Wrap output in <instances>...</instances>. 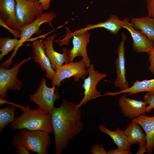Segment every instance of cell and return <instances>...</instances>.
<instances>
[{"label":"cell","mask_w":154,"mask_h":154,"mask_svg":"<svg viewBox=\"0 0 154 154\" xmlns=\"http://www.w3.org/2000/svg\"><path fill=\"white\" fill-rule=\"evenodd\" d=\"M77 104L62 99L50 114L55 138V154H61L70 141L84 129L81 112Z\"/></svg>","instance_id":"6da1fadb"},{"label":"cell","mask_w":154,"mask_h":154,"mask_svg":"<svg viewBox=\"0 0 154 154\" xmlns=\"http://www.w3.org/2000/svg\"><path fill=\"white\" fill-rule=\"evenodd\" d=\"M23 114L15 117L10 127L15 130L22 129L30 131L39 130L49 133L53 132L50 115L43 109H31L27 105L22 110Z\"/></svg>","instance_id":"7a4b0ae2"},{"label":"cell","mask_w":154,"mask_h":154,"mask_svg":"<svg viewBox=\"0 0 154 154\" xmlns=\"http://www.w3.org/2000/svg\"><path fill=\"white\" fill-rule=\"evenodd\" d=\"M15 135L20 144L30 151L38 154H47L48 149L52 144L49 133L42 131H30L20 129Z\"/></svg>","instance_id":"3957f363"},{"label":"cell","mask_w":154,"mask_h":154,"mask_svg":"<svg viewBox=\"0 0 154 154\" xmlns=\"http://www.w3.org/2000/svg\"><path fill=\"white\" fill-rule=\"evenodd\" d=\"M30 56L16 63L10 69L0 66V98L4 99L10 90H21L23 84L17 78L21 66L28 61L34 59Z\"/></svg>","instance_id":"277c9868"},{"label":"cell","mask_w":154,"mask_h":154,"mask_svg":"<svg viewBox=\"0 0 154 154\" xmlns=\"http://www.w3.org/2000/svg\"><path fill=\"white\" fill-rule=\"evenodd\" d=\"M86 63L82 59L78 62H72L65 64L58 67L51 80L52 86L57 87L61 86V82L66 78L72 77L75 82L84 78L88 73Z\"/></svg>","instance_id":"5b68a950"},{"label":"cell","mask_w":154,"mask_h":154,"mask_svg":"<svg viewBox=\"0 0 154 154\" xmlns=\"http://www.w3.org/2000/svg\"><path fill=\"white\" fill-rule=\"evenodd\" d=\"M46 79L42 78L37 91L30 96L31 101L37 104L39 108L43 109L50 114L54 108V102L60 97V95L53 86L48 87L46 84Z\"/></svg>","instance_id":"8992f818"},{"label":"cell","mask_w":154,"mask_h":154,"mask_svg":"<svg viewBox=\"0 0 154 154\" xmlns=\"http://www.w3.org/2000/svg\"><path fill=\"white\" fill-rule=\"evenodd\" d=\"M18 21L22 27L28 25L44 11L39 0H15Z\"/></svg>","instance_id":"52a82bcc"},{"label":"cell","mask_w":154,"mask_h":154,"mask_svg":"<svg viewBox=\"0 0 154 154\" xmlns=\"http://www.w3.org/2000/svg\"><path fill=\"white\" fill-rule=\"evenodd\" d=\"M88 76L84 79L82 87L84 89V96L81 102L77 104L78 107L86 104L89 102L101 96V92L98 90L96 86L99 82L106 78L108 74L99 72L94 69L93 64L87 68Z\"/></svg>","instance_id":"ba28073f"},{"label":"cell","mask_w":154,"mask_h":154,"mask_svg":"<svg viewBox=\"0 0 154 154\" xmlns=\"http://www.w3.org/2000/svg\"><path fill=\"white\" fill-rule=\"evenodd\" d=\"M56 17V14L53 12L42 13L38 15L31 23L22 27L20 30L21 37L19 47L34 34H36L40 36L42 31L40 28L42 24L46 23L50 27H54L52 22Z\"/></svg>","instance_id":"9c48e42d"},{"label":"cell","mask_w":154,"mask_h":154,"mask_svg":"<svg viewBox=\"0 0 154 154\" xmlns=\"http://www.w3.org/2000/svg\"><path fill=\"white\" fill-rule=\"evenodd\" d=\"M129 20L128 18L124 19L121 21V25L122 28L127 29L131 34L133 40V51L147 53L154 46V40L149 39L141 31L135 29Z\"/></svg>","instance_id":"30bf717a"},{"label":"cell","mask_w":154,"mask_h":154,"mask_svg":"<svg viewBox=\"0 0 154 154\" xmlns=\"http://www.w3.org/2000/svg\"><path fill=\"white\" fill-rule=\"evenodd\" d=\"M91 34L87 31L81 34L73 36V47L68 49V62H73L76 57H81L85 62L87 67L90 65L91 60L87 52V46L90 42Z\"/></svg>","instance_id":"8fae6325"},{"label":"cell","mask_w":154,"mask_h":154,"mask_svg":"<svg viewBox=\"0 0 154 154\" xmlns=\"http://www.w3.org/2000/svg\"><path fill=\"white\" fill-rule=\"evenodd\" d=\"M121 37V40L117 47L118 57L115 60L117 78L114 82L115 86L119 88L120 91L126 90L129 87L125 76L124 44L127 36L124 33H122Z\"/></svg>","instance_id":"7c38bea8"},{"label":"cell","mask_w":154,"mask_h":154,"mask_svg":"<svg viewBox=\"0 0 154 154\" xmlns=\"http://www.w3.org/2000/svg\"><path fill=\"white\" fill-rule=\"evenodd\" d=\"M97 28H104L109 31L111 34L116 35L118 34L120 29L122 28L121 21L117 15H112L107 20L104 22L94 24H88L85 28L75 30L72 33L67 30L66 34L64 36V38L66 41H69L70 38L74 36Z\"/></svg>","instance_id":"4fadbf2b"},{"label":"cell","mask_w":154,"mask_h":154,"mask_svg":"<svg viewBox=\"0 0 154 154\" xmlns=\"http://www.w3.org/2000/svg\"><path fill=\"white\" fill-rule=\"evenodd\" d=\"M42 40V39L32 42L33 52L35 55L34 60L39 64L42 71H46V77L52 80L56 72L52 68L50 61L45 54V48Z\"/></svg>","instance_id":"5bb4252c"},{"label":"cell","mask_w":154,"mask_h":154,"mask_svg":"<svg viewBox=\"0 0 154 154\" xmlns=\"http://www.w3.org/2000/svg\"><path fill=\"white\" fill-rule=\"evenodd\" d=\"M146 103L122 96L119 99L118 104L121 112L125 117L131 119L145 113Z\"/></svg>","instance_id":"9a60e30c"},{"label":"cell","mask_w":154,"mask_h":154,"mask_svg":"<svg viewBox=\"0 0 154 154\" xmlns=\"http://www.w3.org/2000/svg\"><path fill=\"white\" fill-rule=\"evenodd\" d=\"M57 34L47 37L42 40L45 46V53L49 59L52 68L54 70L60 66L68 63V49L65 48H62V53H60L55 51L53 47V42Z\"/></svg>","instance_id":"2e32d148"},{"label":"cell","mask_w":154,"mask_h":154,"mask_svg":"<svg viewBox=\"0 0 154 154\" xmlns=\"http://www.w3.org/2000/svg\"><path fill=\"white\" fill-rule=\"evenodd\" d=\"M16 4L15 0H0V19L11 28L20 31L21 27L16 15Z\"/></svg>","instance_id":"e0dca14e"},{"label":"cell","mask_w":154,"mask_h":154,"mask_svg":"<svg viewBox=\"0 0 154 154\" xmlns=\"http://www.w3.org/2000/svg\"><path fill=\"white\" fill-rule=\"evenodd\" d=\"M143 129L146 133V153L152 154L154 148V116L149 117L145 113L132 119Z\"/></svg>","instance_id":"ac0fdd59"},{"label":"cell","mask_w":154,"mask_h":154,"mask_svg":"<svg viewBox=\"0 0 154 154\" xmlns=\"http://www.w3.org/2000/svg\"><path fill=\"white\" fill-rule=\"evenodd\" d=\"M143 92L154 95V78L140 81L137 80L133 83L132 86L126 90L115 92H108L103 95L114 96L123 93H128L126 95H130Z\"/></svg>","instance_id":"d6986e66"},{"label":"cell","mask_w":154,"mask_h":154,"mask_svg":"<svg viewBox=\"0 0 154 154\" xmlns=\"http://www.w3.org/2000/svg\"><path fill=\"white\" fill-rule=\"evenodd\" d=\"M100 131L108 135L114 141L117 148L121 150H130L131 145L129 143L123 131L119 127L114 131L108 129L103 125L98 126Z\"/></svg>","instance_id":"ffe728a7"},{"label":"cell","mask_w":154,"mask_h":154,"mask_svg":"<svg viewBox=\"0 0 154 154\" xmlns=\"http://www.w3.org/2000/svg\"><path fill=\"white\" fill-rule=\"evenodd\" d=\"M131 20L135 29L140 30L149 39L154 40V19L148 16L133 18Z\"/></svg>","instance_id":"44dd1931"},{"label":"cell","mask_w":154,"mask_h":154,"mask_svg":"<svg viewBox=\"0 0 154 154\" xmlns=\"http://www.w3.org/2000/svg\"><path fill=\"white\" fill-rule=\"evenodd\" d=\"M123 131L127 140L131 145L139 143L146 141V136L143 132L140 125L132 121Z\"/></svg>","instance_id":"7402d4cb"},{"label":"cell","mask_w":154,"mask_h":154,"mask_svg":"<svg viewBox=\"0 0 154 154\" xmlns=\"http://www.w3.org/2000/svg\"><path fill=\"white\" fill-rule=\"evenodd\" d=\"M20 42V39L14 38L11 39L10 36L0 37V61L5 55H7L12 50H14L11 56L8 59L11 62H13V58L15 56L19 48Z\"/></svg>","instance_id":"603a6c76"},{"label":"cell","mask_w":154,"mask_h":154,"mask_svg":"<svg viewBox=\"0 0 154 154\" xmlns=\"http://www.w3.org/2000/svg\"><path fill=\"white\" fill-rule=\"evenodd\" d=\"M17 106L9 105L6 107L0 109V132L10 122L15 120V112Z\"/></svg>","instance_id":"cb8c5ba5"},{"label":"cell","mask_w":154,"mask_h":154,"mask_svg":"<svg viewBox=\"0 0 154 154\" xmlns=\"http://www.w3.org/2000/svg\"><path fill=\"white\" fill-rule=\"evenodd\" d=\"M11 144L16 149V153L17 154H29V151L20 143L15 135L14 136Z\"/></svg>","instance_id":"d4e9b609"},{"label":"cell","mask_w":154,"mask_h":154,"mask_svg":"<svg viewBox=\"0 0 154 154\" xmlns=\"http://www.w3.org/2000/svg\"><path fill=\"white\" fill-rule=\"evenodd\" d=\"M149 104L145 108V112L148 113L154 108V95L146 93L143 96V101Z\"/></svg>","instance_id":"484cf974"},{"label":"cell","mask_w":154,"mask_h":154,"mask_svg":"<svg viewBox=\"0 0 154 154\" xmlns=\"http://www.w3.org/2000/svg\"><path fill=\"white\" fill-rule=\"evenodd\" d=\"M92 154H107V152L105 150L102 144H94L89 150Z\"/></svg>","instance_id":"4316f807"},{"label":"cell","mask_w":154,"mask_h":154,"mask_svg":"<svg viewBox=\"0 0 154 154\" xmlns=\"http://www.w3.org/2000/svg\"><path fill=\"white\" fill-rule=\"evenodd\" d=\"M147 53L149 56V60L150 65L149 68L150 72L154 74V46Z\"/></svg>","instance_id":"83f0119b"},{"label":"cell","mask_w":154,"mask_h":154,"mask_svg":"<svg viewBox=\"0 0 154 154\" xmlns=\"http://www.w3.org/2000/svg\"><path fill=\"white\" fill-rule=\"evenodd\" d=\"M0 25L2 27L5 28L9 30L10 33L13 35L14 38H18L21 37V31L15 30L12 29L9 26L7 25L3 20L0 19Z\"/></svg>","instance_id":"f1b7e54d"},{"label":"cell","mask_w":154,"mask_h":154,"mask_svg":"<svg viewBox=\"0 0 154 154\" xmlns=\"http://www.w3.org/2000/svg\"><path fill=\"white\" fill-rule=\"evenodd\" d=\"M147 2L148 16L154 19V0H147Z\"/></svg>","instance_id":"f546056e"},{"label":"cell","mask_w":154,"mask_h":154,"mask_svg":"<svg viewBox=\"0 0 154 154\" xmlns=\"http://www.w3.org/2000/svg\"><path fill=\"white\" fill-rule=\"evenodd\" d=\"M132 152L130 150H121L117 148L116 149H112L109 150L107 154H131Z\"/></svg>","instance_id":"4dcf8cb0"},{"label":"cell","mask_w":154,"mask_h":154,"mask_svg":"<svg viewBox=\"0 0 154 154\" xmlns=\"http://www.w3.org/2000/svg\"><path fill=\"white\" fill-rule=\"evenodd\" d=\"M51 0H39V3L42 5L43 11H46L49 9Z\"/></svg>","instance_id":"1f68e13d"},{"label":"cell","mask_w":154,"mask_h":154,"mask_svg":"<svg viewBox=\"0 0 154 154\" xmlns=\"http://www.w3.org/2000/svg\"><path fill=\"white\" fill-rule=\"evenodd\" d=\"M140 146V148L138 151L136 153V154H143L146 153V141L142 142L139 144Z\"/></svg>","instance_id":"d6a6232c"}]
</instances>
